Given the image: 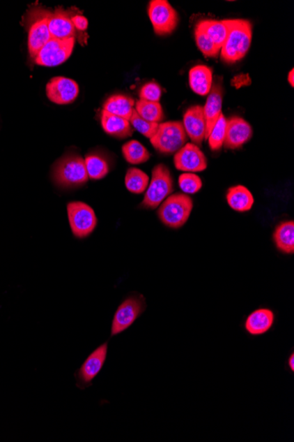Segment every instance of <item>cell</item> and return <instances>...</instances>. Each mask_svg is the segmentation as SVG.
<instances>
[{"label": "cell", "mask_w": 294, "mask_h": 442, "mask_svg": "<svg viewBox=\"0 0 294 442\" xmlns=\"http://www.w3.org/2000/svg\"><path fill=\"white\" fill-rule=\"evenodd\" d=\"M102 126L103 130L109 135L118 139H126L132 135L133 129L129 120L102 110Z\"/></svg>", "instance_id": "19"}, {"label": "cell", "mask_w": 294, "mask_h": 442, "mask_svg": "<svg viewBox=\"0 0 294 442\" xmlns=\"http://www.w3.org/2000/svg\"><path fill=\"white\" fill-rule=\"evenodd\" d=\"M75 45V38L66 39L52 38L36 57L35 63L36 65L48 66V68L61 65L71 57Z\"/></svg>", "instance_id": "10"}, {"label": "cell", "mask_w": 294, "mask_h": 442, "mask_svg": "<svg viewBox=\"0 0 294 442\" xmlns=\"http://www.w3.org/2000/svg\"><path fill=\"white\" fill-rule=\"evenodd\" d=\"M287 366H288L290 371H292V373H293L294 371V353H293L290 354V356L288 357V360H287Z\"/></svg>", "instance_id": "35"}, {"label": "cell", "mask_w": 294, "mask_h": 442, "mask_svg": "<svg viewBox=\"0 0 294 442\" xmlns=\"http://www.w3.org/2000/svg\"><path fill=\"white\" fill-rule=\"evenodd\" d=\"M253 135L252 126L240 117L226 119V135L223 145L227 149H237L248 142Z\"/></svg>", "instance_id": "14"}, {"label": "cell", "mask_w": 294, "mask_h": 442, "mask_svg": "<svg viewBox=\"0 0 294 442\" xmlns=\"http://www.w3.org/2000/svg\"><path fill=\"white\" fill-rule=\"evenodd\" d=\"M108 351L109 344L106 341L89 354L77 373V380H78L77 386L82 388L91 386L93 381L101 373L105 367L107 357H108Z\"/></svg>", "instance_id": "11"}, {"label": "cell", "mask_w": 294, "mask_h": 442, "mask_svg": "<svg viewBox=\"0 0 294 442\" xmlns=\"http://www.w3.org/2000/svg\"><path fill=\"white\" fill-rule=\"evenodd\" d=\"M122 152L125 159L130 165H140L150 159V153L138 140H130L122 147Z\"/></svg>", "instance_id": "25"}, {"label": "cell", "mask_w": 294, "mask_h": 442, "mask_svg": "<svg viewBox=\"0 0 294 442\" xmlns=\"http://www.w3.org/2000/svg\"><path fill=\"white\" fill-rule=\"evenodd\" d=\"M195 40L196 46L203 55L209 58H217L219 56L220 50L205 33L196 29Z\"/></svg>", "instance_id": "31"}, {"label": "cell", "mask_w": 294, "mask_h": 442, "mask_svg": "<svg viewBox=\"0 0 294 442\" xmlns=\"http://www.w3.org/2000/svg\"><path fill=\"white\" fill-rule=\"evenodd\" d=\"M173 192L171 172L165 165L160 163L153 169L150 182L140 207L143 209H155Z\"/></svg>", "instance_id": "5"}, {"label": "cell", "mask_w": 294, "mask_h": 442, "mask_svg": "<svg viewBox=\"0 0 294 442\" xmlns=\"http://www.w3.org/2000/svg\"><path fill=\"white\" fill-rule=\"evenodd\" d=\"M148 15L153 30L158 36L171 34L178 25V13L167 0H152L150 1Z\"/></svg>", "instance_id": "8"}, {"label": "cell", "mask_w": 294, "mask_h": 442, "mask_svg": "<svg viewBox=\"0 0 294 442\" xmlns=\"http://www.w3.org/2000/svg\"><path fill=\"white\" fill-rule=\"evenodd\" d=\"M70 226L77 239L88 237L97 226L95 211L88 204L82 202H70L68 205Z\"/></svg>", "instance_id": "9"}, {"label": "cell", "mask_w": 294, "mask_h": 442, "mask_svg": "<svg viewBox=\"0 0 294 442\" xmlns=\"http://www.w3.org/2000/svg\"><path fill=\"white\" fill-rule=\"evenodd\" d=\"M149 177L143 170L130 168L125 175V186L130 193L140 194L145 192L148 186Z\"/></svg>", "instance_id": "28"}, {"label": "cell", "mask_w": 294, "mask_h": 442, "mask_svg": "<svg viewBox=\"0 0 294 442\" xmlns=\"http://www.w3.org/2000/svg\"><path fill=\"white\" fill-rule=\"evenodd\" d=\"M85 165L89 179L93 180L102 179L109 172L108 162L102 156L90 154L86 156Z\"/></svg>", "instance_id": "27"}, {"label": "cell", "mask_w": 294, "mask_h": 442, "mask_svg": "<svg viewBox=\"0 0 294 442\" xmlns=\"http://www.w3.org/2000/svg\"><path fill=\"white\" fill-rule=\"evenodd\" d=\"M226 127V119L225 116L222 114L218 121L216 122L215 127H213L212 132H210L208 139H207L209 142L210 149H212V152H218V150L222 149L224 140H225Z\"/></svg>", "instance_id": "29"}, {"label": "cell", "mask_w": 294, "mask_h": 442, "mask_svg": "<svg viewBox=\"0 0 294 442\" xmlns=\"http://www.w3.org/2000/svg\"><path fill=\"white\" fill-rule=\"evenodd\" d=\"M190 88L199 96H206L213 84L212 70L207 66H196L189 73Z\"/></svg>", "instance_id": "20"}, {"label": "cell", "mask_w": 294, "mask_h": 442, "mask_svg": "<svg viewBox=\"0 0 294 442\" xmlns=\"http://www.w3.org/2000/svg\"><path fill=\"white\" fill-rule=\"evenodd\" d=\"M183 126L187 136L196 146H201L206 138V120L203 107L195 105L190 107L183 116Z\"/></svg>", "instance_id": "15"}, {"label": "cell", "mask_w": 294, "mask_h": 442, "mask_svg": "<svg viewBox=\"0 0 294 442\" xmlns=\"http://www.w3.org/2000/svg\"><path fill=\"white\" fill-rule=\"evenodd\" d=\"M135 110L146 121L160 124L164 119L162 106L160 103L139 100L136 103Z\"/></svg>", "instance_id": "26"}, {"label": "cell", "mask_w": 294, "mask_h": 442, "mask_svg": "<svg viewBox=\"0 0 294 442\" xmlns=\"http://www.w3.org/2000/svg\"><path fill=\"white\" fill-rule=\"evenodd\" d=\"M188 140L183 122L160 123L155 135L150 139L157 152L171 155L179 152Z\"/></svg>", "instance_id": "6"}, {"label": "cell", "mask_w": 294, "mask_h": 442, "mask_svg": "<svg viewBox=\"0 0 294 442\" xmlns=\"http://www.w3.org/2000/svg\"><path fill=\"white\" fill-rule=\"evenodd\" d=\"M146 300L142 295H133L120 304L113 317L111 337L125 332L145 312Z\"/></svg>", "instance_id": "7"}, {"label": "cell", "mask_w": 294, "mask_h": 442, "mask_svg": "<svg viewBox=\"0 0 294 442\" xmlns=\"http://www.w3.org/2000/svg\"><path fill=\"white\" fill-rule=\"evenodd\" d=\"M274 243L277 249L285 254H293L294 253V223L293 221H287L277 226L273 233Z\"/></svg>", "instance_id": "22"}, {"label": "cell", "mask_w": 294, "mask_h": 442, "mask_svg": "<svg viewBox=\"0 0 294 442\" xmlns=\"http://www.w3.org/2000/svg\"><path fill=\"white\" fill-rule=\"evenodd\" d=\"M130 126H132L133 128L138 131L139 133L146 137V138L149 139H151L152 137L155 135L160 125L158 123L149 122L143 119L137 113L135 109L133 110L132 118L130 119Z\"/></svg>", "instance_id": "30"}, {"label": "cell", "mask_w": 294, "mask_h": 442, "mask_svg": "<svg viewBox=\"0 0 294 442\" xmlns=\"http://www.w3.org/2000/svg\"><path fill=\"white\" fill-rule=\"evenodd\" d=\"M49 30L53 38H75L76 29L72 24V17L63 10H56L54 13H52L49 19Z\"/></svg>", "instance_id": "18"}, {"label": "cell", "mask_w": 294, "mask_h": 442, "mask_svg": "<svg viewBox=\"0 0 294 442\" xmlns=\"http://www.w3.org/2000/svg\"><path fill=\"white\" fill-rule=\"evenodd\" d=\"M275 323V314L269 308H259L249 314L244 323V330L252 337H261L269 332Z\"/></svg>", "instance_id": "17"}, {"label": "cell", "mask_w": 294, "mask_h": 442, "mask_svg": "<svg viewBox=\"0 0 294 442\" xmlns=\"http://www.w3.org/2000/svg\"><path fill=\"white\" fill-rule=\"evenodd\" d=\"M226 200L231 209L238 212H246L252 209L255 200L252 192L244 186L230 187L227 190Z\"/></svg>", "instance_id": "21"}, {"label": "cell", "mask_w": 294, "mask_h": 442, "mask_svg": "<svg viewBox=\"0 0 294 442\" xmlns=\"http://www.w3.org/2000/svg\"><path fill=\"white\" fill-rule=\"evenodd\" d=\"M79 92V85L72 79L54 77L46 86L49 101L56 105H69L75 101Z\"/></svg>", "instance_id": "13"}, {"label": "cell", "mask_w": 294, "mask_h": 442, "mask_svg": "<svg viewBox=\"0 0 294 442\" xmlns=\"http://www.w3.org/2000/svg\"><path fill=\"white\" fill-rule=\"evenodd\" d=\"M223 95L224 90L222 82H217L215 84H212V89H210L208 97H207L206 105L203 107V112H205L206 120L205 140L208 139L216 122L218 121L219 117L222 116Z\"/></svg>", "instance_id": "16"}, {"label": "cell", "mask_w": 294, "mask_h": 442, "mask_svg": "<svg viewBox=\"0 0 294 442\" xmlns=\"http://www.w3.org/2000/svg\"><path fill=\"white\" fill-rule=\"evenodd\" d=\"M294 70L292 69L291 70L290 73H288V82L291 84V86L293 87L294 86Z\"/></svg>", "instance_id": "36"}, {"label": "cell", "mask_w": 294, "mask_h": 442, "mask_svg": "<svg viewBox=\"0 0 294 442\" xmlns=\"http://www.w3.org/2000/svg\"><path fill=\"white\" fill-rule=\"evenodd\" d=\"M176 168L183 172H200L207 168V159L199 146L187 143L173 157Z\"/></svg>", "instance_id": "12"}, {"label": "cell", "mask_w": 294, "mask_h": 442, "mask_svg": "<svg viewBox=\"0 0 294 442\" xmlns=\"http://www.w3.org/2000/svg\"><path fill=\"white\" fill-rule=\"evenodd\" d=\"M72 22L75 29H78L79 31H85L88 27V19L82 15H75L72 17Z\"/></svg>", "instance_id": "34"}, {"label": "cell", "mask_w": 294, "mask_h": 442, "mask_svg": "<svg viewBox=\"0 0 294 442\" xmlns=\"http://www.w3.org/2000/svg\"><path fill=\"white\" fill-rule=\"evenodd\" d=\"M52 13L42 8H30L25 16V26L28 31V47L30 57L36 59L43 46L52 38L49 30V19Z\"/></svg>", "instance_id": "3"}, {"label": "cell", "mask_w": 294, "mask_h": 442, "mask_svg": "<svg viewBox=\"0 0 294 442\" xmlns=\"http://www.w3.org/2000/svg\"><path fill=\"white\" fill-rule=\"evenodd\" d=\"M140 100L147 102L159 103L162 97V88L156 82H148L139 91Z\"/></svg>", "instance_id": "33"}, {"label": "cell", "mask_w": 294, "mask_h": 442, "mask_svg": "<svg viewBox=\"0 0 294 442\" xmlns=\"http://www.w3.org/2000/svg\"><path fill=\"white\" fill-rule=\"evenodd\" d=\"M229 33L220 50V59L227 64L242 59L248 53L252 40V24L248 20H225Z\"/></svg>", "instance_id": "1"}, {"label": "cell", "mask_w": 294, "mask_h": 442, "mask_svg": "<svg viewBox=\"0 0 294 442\" xmlns=\"http://www.w3.org/2000/svg\"><path fill=\"white\" fill-rule=\"evenodd\" d=\"M52 179L63 189H75L85 185L89 177L85 159L77 154H68L56 161L52 169Z\"/></svg>", "instance_id": "2"}, {"label": "cell", "mask_w": 294, "mask_h": 442, "mask_svg": "<svg viewBox=\"0 0 294 442\" xmlns=\"http://www.w3.org/2000/svg\"><path fill=\"white\" fill-rule=\"evenodd\" d=\"M178 183L180 189L185 193L194 194L198 193L203 186L201 179L198 175H196L195 173H183L179 177Z\"/></svg>", "instance_id": "32"}, {"label": "cell", "mask_w": 294, "mask_h": 442, "mask_svg": "<svg viewBox=\"0 0 294 442\" xmlns=\"http://www.w3.org/2000/svg\"><path fill=\"white\" fill-rule=\"evenodd\" d=\"M196 29L200 30L209 36L212 42L219 50H222L224 42L229 33V28L226 24L225 20L224 21H215V20H205L198 23Z\"/></svg>", "instance_id": "24"}, {"label": "cell", "mask_w": 294, "mask_h": 442, "mask_svg": "<svg viewBox=\"0 0 294 442\" xmlns=\"http://www.w3.org/2000/svg\"><path fill=\"white\" fill-rule=\"evenodd\" d=\"M135 101L129 96L115 95L110 96L103 105V110L114 115L129 120L134 110Z\"/></svg>", "instance_id": "23"}, {"label": "cell", "mask_w": 294, "mask_h": 442, "mask_svg": "<svg viewBox=\"0 0 294 442\" xmlns=\"http://www.w3.org/2000/svg\"><path fill=\"white\" fill-rule=\"evenodd\" d=\"M193 209V200L183 193H173L160 204L158 216L166 226L179 229L189 220Z\"/></svg>", "instance_id": "4"}]
</instances>
